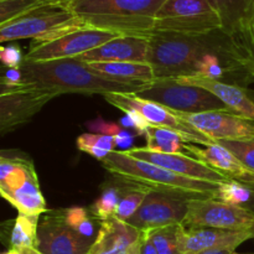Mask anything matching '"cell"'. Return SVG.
I'll return each mask as SVG.
<instances>
[{
	"label": "cell",
	"instance_id": "cell-26",
	"mask_svg": "<svg viewBox=\"0 0 254 254\" xmlns=\"http://www.w3.org/2000/svg\"><path fill=\"white\" fill-rule=\"evenodd\" d=\"M39 223L40 217L19 213L10 235L11 250L21 251L25 248H36Z\"/></svg>",
	"mask_w": 254,
	"mask_h": 254
},
{
	"label": "cell",
	"instance_id": "cell-13",
	"mask_svg": "<svg viewBox=\"0 0 254 254\" xmlns=\"http://www.w3.org/2000/svg\"><path fill=\"white\" fill-rule=\"evenodd\" d=\"M189 196L150 191L135 215L128 221L138 230H158L166 226L181 225L189 210Z\"/></svg>",
	"mask_w": 254,
	"mask_h": 254
},
{
	"label": "cell",
	"instance_id": "cell-35",
	"mask_svg": "<svg viewBox=\"0 0 254 254\" xmlns=\"http://www.w3.org/2000/svg\"><path fill=\"white\" fill-rule=\"evenodd\" d=\"M217 54L218 52H210V54L205 55L200 66H198V76L208 77V78L212 79H221V77L225 73V67L222 66V61Z\"/></svg>",
	"mask_w": 254,
	"mask_h": 254
},
{
	"label": "cell",
	"instance_id": "cell-12",
	"mask_svg": "<svg viewBox=\"0 0 254 254\" xmlns=\"http://www.w3.org/2000/svg\"><path fill=\"white\" fill-rule=\"evenodd\" d=\"M94 240L67 223L64 210L47 211L37 231V250L44 254H89Z\"/></svg>",
	"mask_w": 254,
	"mask_h": 254
},
{
	"label": "cell",
	"instance_id": "cell-33",
	"mask_svg": "<svg viewBox=\"0 0 254 254\" xmlns=\"http://www.w3.org/2000/svg\"><path fill=\"white\" fill-rule=\"evenodd\" d=\"M67 223L86 237H93V222L88 216V211L82 207H72L64 210ZM93 240V238H92Z\"/></svg>",
	"mask_w": 254,
	"mask_h": 254
},
{
	"label": "cell",
	"instance_id": "cell-45",
	"mask_svg": "<svg viewBox=\"0 0 254 254\" xmlns=\"http://www.w3.org/2000/svg\"><path fill=\"white\" fill-rule=\"evenodd\" d=\"M243 184V183H242ZM246 186H247L248 189H250L251 191H252V192H254V183H248V184H245Z\"/></svg>",
	"mask_w": 254,
	"mask_h": 254
},
{
	"label": "cell",
	"instance_id": "cell-11",
	"mask_svg": "<svg viewBox=\"0 0 254 254\" xmlns=\"http://www.w3.org/2000/svg\"><path fill=\"white\" fill-rule=\"evenodd\" d=\"M119 35L94 27H82L44 44H32L25 56L26 61H54L77 59Z\"/></svg>",
	"mask_w": 254,
	"mask_h": 254
},
{
	"label": "cell",
	"instance_id": "cell-47",
	"mask_svg": "<svg viewBox=\"0 0 254 254\" xmlns=\"http://www.w3.org/2000/svg\"><path fill=\"white\" fill-rule=\"evenodd\" d=\"M252 74H253V77H254V67L252 68Z\"/></svg>",
	"mask_w": 254,
	"mask_h": 254
},
{
	"label": "cell",
	"instance_id": "cell-34",
	"mask_svg": "<svg viewBox=\"0 0 254 254\" xmlns=\"http://www.w3.org/2000/svg\"><path fill=\"white\" fill-rule=\"evenodd\" d=\"M221 145L232 151L248 169L254 171V139L242 140H220Z\"/></svg>",
	"mask_w": 254,
	"mask_h": 254
},
{
	"label": "cell",
	"instance_id": "cell-44",
	"mask_svg": "<svg viewBox=\"0 0 254 254\" xmlns=\"http://www.w3.org/2000/svg\"><path fill=\"white\" fill-rule=\"evenodd\" d=\"M4 254H21L19 252V251H16V250H11V248H10L9 251H7V252H5Z\"/></svg>",
	"mask_w": 254,
	"mask_h": 254
},
{
	"label": "cell",
	"instance_id": "cell-10",
	"mask_svg": "<svg viewBox=\"0 0 254 254\" xmlns=\"http://www.w3.org/2000/svg\"><path fill=\"white\" fill-rule=\"evenodd\" d=\"M103 97L109 104L121 109L122 112L129 111V109L139 112L149 122L150 126L178 131L186 139L188 143L198 144L201 146L216 143L212 139L196 130L192 126L183 121L176 112L156 102L148 101V99L136 96L135 93H126V92H112V93L103 94Z\"/></svg>",
	"mask_w": 254,
	"mask_h": 254
},
{
	"label": "cell",
	"instance_id": "cell-46",
	"mask_svg": "<svg viewBox=\"0 0 254 254\" xmlns=\"http://www.w3.org/2000/svg\"><path fill=\"white\" fill-rule=\"evenodd\" d=\"M46 1L51 2V1H55V2H68L69 0H46Z\"/></svg>",
	"mask_w": 254,
	"mask_h": 254
},
{
	"label": "cell",
	"instance_id": "cell-42",
	"mask_svg": "<svg viewBox=\"0 0 254 254\" xmlns=\"http://www.w3.org/2000/svg\"><path fill=\"white\" fill-rule=\"evenodd\" d=\"M19 252L21 254H44V253L40 252L37 248H25V250L19 251Z\"/></svg>",
	"mask_w": 254,
	"mask_h": 254
},
{
	"label": "cell",
	"instance_id": "cell-39",
	"mask_svg": "<svg viewBox=\"0 0 254 254\" xmlns=\"http://www.w3.org/2000/svg\"><path fill=\"white\" fill-rule=\"evenodd\" d=\"M139 254H158L155 246L149 240L145 232H143V238H141L140 247H139Z\"/></svg>",
	"mask_w": 254,
	"mask_h": 254
},
{
	"label": "cell",
	"instance_id": "cell-43",
	"mask_svg": "<svg viewBox=\"0 0 254 254\" xmlns=\"http://www.w3.org/2000/svg\"><path fill=\"white\" fill-rule=\"evenodd\" d=\"M246 207H248L250 208L251 211H253V213H254V192L252 193V197H251V200L248 201L247 203H246Z\"/></svg>",
	"mask_w": 254,
	"mask_h": 254
},
{
	"label": "cell",
	"instance_id": "cell-7",
	"mask_svg": "<svg viewBox=\"0 0 254 254\" xmlns=\"http://www.w3.org/2000/svg\"><path fill=\"white\" fill-rule=\"evenodd\" d=\"M221 30V20L208 0H165L154 31L206 35Z\"/></svg>",
	"mask_w": 254,
	"mask_h": 254
},
{
	"label": "cell",
	"instance_id": "cell-15",
	"mask_svg": "<svg viewBox=\"0 0 254 254\" xmlns=\"http://www.w3.org/2000/svg\"><path fill=\"white\" fill-rule=\"evenodd\" d=\"M133 158L139 159V160L151 163L154 165L161 166L173 173L179 174V175L186 176V178L195 179V180L207 181V183L213 184H222L226 181L231 180L223 174L218 173L215 169L210 168L206 164L201 163L197 159L192 158L186 154H164L150 151L146 148H133L126 150Z\"/></svg>",
	"mask_w": 254,
	"mask_h": 254
},
{
	"label": "cell",
	"instance_id": "cell-9",
	"mask_svg": "<svg viewBox=\"0 0 254 254\" xmlns=\"http://www.w3.org/2000/svg\"><path fill=\"white\" fill-rule=\"evenodd\" d=\"M57 92L30 82L16 84L1 83L0 93V131L1 135L27 123Z\"/></svg>",
	"mask_w": 254,
	"mask_h": 254
},
{
	"label": "cell",
	"instance_id": "cell-5",
	"mask_svg": "<svg viewBox=\"0 0 254 254\" xmlns=\"http://www.w3.org/2000/svg\"><path fill=\"white\" fill-rule=\"evenodd\" d=\"M82 27L88 26L72 12L67 2H44L0 24V42L32 39V44H44Z\"/></svg>",
	"mask_w": 254,
	"mask_h": 254
},
{
	"label": "cell",
	"instance_id": "cell-20",
	"mask_svg": "<svg viewBox=\"0 0 254 254\" xmlns=\"http://www.w3.org/2000/svg\"><path fill=\"white\" fill-rule=\"evenodd\" d=\"M180 83L190 86L201 87L211 92L213 96L222 101L231 111L241 114L246 118L254 121V101L247 94V92L240 86L226 83L221 79H212L203 76H190L176 78Z\"/></svg>",
	"mask_w": 254,
	"mask_h": 254
},
{
	"label": "cell",
	"instance_id": "cell-31",
	"mask_svg": "<svg viewBox=\"0 0 254 254\" xmlns=\"http://www.w3.org/2000/svg\"><path fill=\"white\" fill-rule=\"evenodd\" d=\"M252 191L237 180H228L220 184L216 198L226 203L236 206H245L252 197Z\"/></svg>",
	"mask_w": 254,
	"mask_h": 254
},
{
	"label": "cell",
	"instance_id": "cell-38",
	"mask_svg": "<svg viewBox=\"0 0 254 254\" xmlns=\"http://www.w3.org/2000/svg\"><path fill=\"white\" fill-rule=\"evenodd\" d=\"M24 81V77H22V72L20 68H9L5 72L4 77L1 79V83L6 84H16L20 82Z\"/></svg>",
	"mask_w": 254,
	"mask_h": 254
},
{
	"label": "cell",
	"instance_id": "cell-48",
	"mask_svg": "<svg viewBox=\"0 0 254 254\" xmlns=\"http://www.w3.org/2000/svg\"><path fill=\"white\" fill-rule=\"evenodd\" d=\"M233 254H241V253H237V252H233Z\"/></svg>",
	"mask_w": 254,
	"mask_h": 254
},
{
	"label": "cell",
	"instance_id": "cell-22",
	"mask_svg": "<svg viewBox=\"0 0 254 254\" xmlns=\"http://www.w3.org/2000/svg\"><path fill=\"white\" fill-rule=\"evenodd\" d=\"M91 68L114 81L146 86L155 79L149 62H87Z\"/></svg>",
	"mask_w": 254,
	"mask_h": 254
},
{
	"label": "cell",
	"instance_id": "cell-23",
	"mask_svg": "<svg viewBox=\"0 0 254 254\" xmlns=\"http://www.w3.org/2000/svg\"><path fill=\"white\" fill-rule=\"evenodd\" d=\"M2 197L19 211V213L27 216L41 217L46 213L47 206L44 195L40 189L37 174L34 173L20 188L10 191H0Z\"/></svg>",
	"mask_w": 254,
	"mask_h": 254
},
{
	"label": "cell",
	"instance_id": "cell-41",
	"mask_svg": "<svg viewBox=\"0 0 254 254\" xmlns=\"http://www.w3.org/2000/svg\"><path fill=\"white\" fill-rule=\"evenodd\" d=\"M236 252L235 250H212V251H205L197 254H233Z\"/></svg>",
	"mask_w": 254,
	"mask_h": 254
},
{
	"label": "cell",
	"instance_id": "cell-3",
	"mask_svg": "<svg viewBox=\"0 0 254 254\" xmlns=\"http://www.w3.org/2000/svg\"><path fill=\"white\" fill-rule=\"evenodd\" d=\"M165 0H69V9L88 27L148 37Z\"/></svg>",
	"mask_w": 254,
	"mask_h": 254
},
{
	"label": "cell",
	"instance_id": "cell-18",
	"mask_svg": "<svg viewBox=\"0 0 254 254\" xmlns=\"http://www.w3.org/2000/svg\"><path fill=\"white\" fill-rule=\"evenodd\" d=\"M184 150L188 155L215 169L231 180H237L243 184L254 183V171L248 169L232 151L220 143L206 146H195L192 143H185Z\"/></svg>",
	"mask_w": 254,
	"mask_h": 254
},
{
	"label": "cell",
	"instance_id": "cell-32",
	"mask_svg": "<svg viewBox=\"0 0 254 254\" xmlns=\"http://www.w3.org/2000/svg\"><path fill=\"white\" fill-rule=\"evenodd\" d=\"M44 2L49 1L46 0H0V24L9 21Z\"/></svg>",
	"mask_w": 254,
	"mask_h": 254
},
{
	"label": "cell",
	"instance_id": "cell-14",
	"mask_svg": "<svg viewBox=\"0 0 254 254\" xmlns=\"http://www.w3.org/2000/svg\"><path fill=\"white\" fill-rule=\"evenodd\" d=\"M176 113L183 121L216 143L220 140L254 139V121L235 112Z\"/></svg>",
	"mask_w": 254,
	"mask_h": 254
},
{
	"label": "cell",
	"instance_id": "cell-16",
	"mask_svg": "<svg viewBox=\"0 0 254 254\" xmlns=\"http://www.w3.org/2000/svg\"><path fill=\"white\" fill-rule=\"evenodd\" d=\"M254 238L248 232L218 230V228H179L181 254H197L212 250H235L246 241Z\"/></svg>",
	"mask_w": 254,
	"mask_h": 254
},
{
	"label": "cell",
	"instance_id": "cell-4",
	"mask_svg": "<svg viewBox=\"0 0 254 254\" xmlns=\"http://www.w3.org/2000/svg\"><path fill=\"white\" fill-rule=\"evenodd\" d=\"M101 163L107 171L119 180L143 186L150 191L203 198L216 197L220 188V184L186 178L161 166L139 160L127 154V151H112Z\"/></svg>",
	"mask_w": 254,
	"mask_h": 254
},
{
	"label": "cell",
	"instance_id": "cell-40",
	"mask_svg": "<svg viewBox=\"0 0 254 254\" xmlns=\"http://www.w3.org/2000/svg\"><path fill=\"white\" fill-rule=\"evenodd\" d=\"M248 42L251 45V51L253 54V61H254V10H253V15H252V20H251V25H250V31H248Z\"/></svg>",
	"mask_w": 254,
	"mask_h": 254
},
{
	"label": "cell",
	"instance_id": "cell-37",
	"mask_svg": "<svg viewBox=\"0 0 254 254\" xmlns=\"http://www.w3.org/2000/svg\"><path fill=\"white\" fill-rule=\"evenodd\" d=\"M124 113H126V118L122 121V124H123L124 127L135 129L136 133H138L139 135L145 134L146 129L150 127V124H149V122L146 121L139 112L129 109V111L124 112Z\"/></svg>",
	"mask_w": 254,
	"mask_h": 254
},
{
	"label": "cell",
	"instance_id": "cell-27",
	"mask_svg": "<svg viewBox=\"0 0 254 254\" xmlns=\"http://www.w3.org/2000/svg\"><path fill=\"white\" fill-rule=\"evenodd\" d=\"M116 138L106 134H82L77 138V148L102 161L116 150Z\"/></svg>",
	"mask_w": 254,
	"mask_h": 254
},
{
	"label": "cell",
	"instance_id": "cell-29",
	"mask_svg": "<svg viewBox=\"0 0 254 254\" xmlns=\"http://www.w3.org/2000/svg\"><path fill=\"white\" fill-rule=\"evenodd\" d=\"M124 189L121 186H108L102 191L101 196L94 201L93 205L89 208V212L101 221H106L108 218L114 217L118 203L121 201L122 195L124 192Z\"/></svg>",
	"mask_w": 254,
	"mask_h": 254
},
{
	"label": "cell",
	"instance_id": "cell-17",
	"mask_svg": "<svg viewBox=\"0 0 254 254\" xmlns=\"http://www.w3.org/2000/svg\"><path fill=\"white\" fill-rule=\"evenodd\" d=\"M143 231L116 217L101 221L89 254H139Z\"/></svg>",
	"mask_w": 254,
	"mask_h": 254
},
{
	"label": "cell",
	"instance_id": "cell-36",
	"mask_svg": "<svg viewBox=\"0 0 254 254\" xmlns=\"http://www.w3.org/2000/svg\"><path fill=\"white\" fill-rule=\"evenodd\" d=\"M0 60L7 68H20L25 61L20 47L9 45L6 47H0Z\"/></svg>",
	"mask_w": 254,
	"mask_h": 254
},
{
	"label": "cell",
	"instance_id": "cell-19",
	"mask_svg": "<svg viewBox=\"0 0 254 254\" xmlns=\"http://www.w3.org/2000/svg\"><path fill=\"white\" fill-rule=\"evenodd\" d=\"M149 39L119 35L77 59L84 62H148Z\"/></svg>",
	"mask_w": 254,
	"mask_h": 254
},
{
	"label": "cell",
	"instance_id": "cell-1",
	"mask_svg": "<svg viewBox=\"0 0 254 254\" xmlns=\"http://www.w3.org/2000/svg\"><path fill=\"white\" fill-rule=\"evenodd\" d=\"M148 39V62L155 78L196 76L205 55L237 47L235 39L226 36L222 30L206 35L153 31Z\"/></svg>",
	"mask_w": 254,
	"mask_h": 254
},
{
	"label": "cell",
	"instance_id": "cell-28",
	"mask_svg": "<svg viewBox=\"0 0 254 254\" xmlns=\"http://www.w3.org/2000/svg\"><path fill=\"white\" fill-rule=\"evenodd\" d=\"M128 184V186L124 189V192L122 195L121 201H119L116 213H114V217L121 221H124V222H128L135 215L136 211L139 210V207L143 203V201L145 200L146 195L150 192L149 189L143 188V186L131 184V188H129L130 184Z\"/></svg>",
	"mask_w": 254,
	"mask_h": 254
},
{
	"label": "cell",
	"instance_id": "cell-8",
	"mask_svg": "<svg viewBox=\"0 0 254 254\" xmlns=\"http://www.w3.org/2000/svg\"><path fill=\"white\" fill-rule=\"evenodd\" d=\"M183 225L186 228H218L254 236V213L246 206L226 203L216 197L189 198Z\"/></svg>",
	"mask_w": 254,
	"mask_h": 254
},
{
	"label": "cell",
	"instance_id": "cell-25",
	"mask_svg": "<svg viewBox=\"0 0 254 254\" xmlns=\"http://www.w3.org/2000/svg\"><path fill=\"white\" fill-rule=\"evenodd\" d=\"M146 146L150 151L164 154H180L184 151L186 139L178 131L161 127L150 126L145 131Z\"/></svg>",
	"mask_w": 254,
	"mask_h": 254
},
{
	"label": "cell",
	"instance_id": "cell-24",
	"mask_svg": "<svg viewBox=\"0 0 254 254\" xmlns=\"http://www.w3.org/2000/svg\"><path fill=\"white\" fill-rule=\"evenodd\" d=\"M36 173L31 160L24 158H0V191L20 188L30 175Z\"/></svg>",
	"mask_w": 254,
	"mask_h": 254
},
{
	"label": "cell",
	"instance_id": "cell-6",
	"mask_svg": "<svg viewBox=\"0 0 254 254\" xmlns=\"http://www.w3.org/2000/svg\"><path fill=\"white\" fill-rule=\"evenodd\" d=\"M135 94L180 113L233 112L205 88L183 84L176 78H155Z\"/></svg>",
	"mask_w": 254,
	"mask_h": 254
},
{
	"label": "cell",
	"instance_id": "cell-2",
	"mask_svg": "<svg viewBox=\"0 0 254 254\" xmlns=\"http://www.w3.org/2000/svg\"><path fill=\"white\" fill-rule=\"evenodd\" d=\"M25 82L64 93L106 94L112 92L136 93L144 86L123 83L98 73L79 59L26 61L20 67Z\"/></svg>",
	"mask_w": 254,
	"mask_h": 254
},
{
	"label": "cell",
	"instance_id": "cell-30",
	"mask_svg": "<svg viewBox=\"0 0 254 254\" xmlns=\"http://www.w3.org/2000/svg\"><path fill=\"white\" fill-rule=\"evenodd\" d=\"M179 228L180 225L166 226L158 230L146 231L145 233L155 246L158 254H181L179 246Z\"/></svg>",
	"mask_w": 254,
	"mask_h": 254
},
{
	"label": "cell",
	"instance_id": "cell-21",
	"mask_svg": "<svg viewBox=\"0 0 254 254\" xmlns=\"http://www.w3.org/2000/svg\"><path fill=\"white\" fill-rule=\"evenodd\" d=\"M221 20V30L232 39H248L254 0H208Z\"/></svg>",
	"mask_w": 254,
	"mask_h": 254
}]
</instances>
